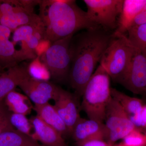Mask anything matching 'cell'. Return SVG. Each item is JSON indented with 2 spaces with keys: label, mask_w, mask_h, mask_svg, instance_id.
<instances>
[{
  "label": "cell",
  "mask_w": 146,
  "mask_h": 146,
  "mask_svg": "<svg viewBox=\"0 0 146 146\" xmlns=\"http://www.w3.org/2000/svg\"><path fill=\"white\" fill-rule=\"evenodd\" d=\"M112 33L98 28L86 30L73 36L68 80L78 98L82 97L86 84L113 38Z\"/></svg>",
  "instance_id": "cell-1"
},
{
  "label": "cell",
  "mask_w": 146,
  "mask_h": 146,
  "mask_svg": "<svg viewBox=\"0 0 146 146\" xmlns=\"http://www.w3.org/2000/svg\"><path fill=\"white\" fill-rule=\"evenodd\" d=\"M39 16L44 25V38L52 43L81 30L100 28L74 0H42Z\"/></svg>",
  "instance_id": "cell-2"
},
{
  "label": "cell",
  "mask_w": 146,
  "mask_h": 146,
  "mask_svg": "<svg viewBox=\"0 0 146 146\" xmlns=\"http://www.w3.org/2000/svg\"><path fill=\"white\" fill-rule=\"evenodd\" d=\"M110 78L99 64L86 84L81 108L90 119L104 123L106 109L111 98Z\"/></svg>",
  "instance_id": "cell-3"
},
{
  "label": "cell",
  "mask_w": 146,
  "mask_h": 146,
  "mask_svg": "<svg viewBox=\"0 0 146 146\" xmlns=\"http://www.w3.org/2000/svg\"><path fill=\"white\" fill-rule=\"evenodd\" d=\"M113 38L105 51L100 64L117 82L126 70L138 49L134 46L125 34H113Z\"/></svg>",
  "instance_id": "cell-4"
},
{
  "label": "cell",
  "mask_w": 146,
  "mask_h": 146,
  "mask_svg": "<svg viewBox=\"0 0 146 146\" xmlns=\"http://www.w3.org/2000/svg\"><path fill=\"white\" fill-rule=\"evenodd\" d=\"M74 35L53 42L46 52L40 57L56 81L62 82L68 79L71 66L70 47Z\"/></svg>",
  "instance_id": "cell-5"
},
{
  "label": "cell",
  "mask_w": 146,
  "mask_h": 146,
  "mask_svg": "<svg viewBox=\"0 0 146 146\" xmlns=\"http://www.w3.org/2000/svg\"><path fill=\"white\" fill-rule=\"evenodd\" d=\"M88 17L96 25L107 32L115 31L123 0H84Z\"/></svg>",
  "instance_id": "cell-6"
},
{
  "label": "cell",
  "mask_w": 146,
  "mask_h": 146,
  "mask_svg": "<svg viewBox=\"0 0 146 146\" xmlns=\"http://www.w3.org/2000/svg\"><path fill=\"white\" fill-rule=\"evenodd\" d=\"M104 122L107 131L106 141L112 146L137 129L119 104L112 98L106 109Z\"/></svg>",
  "instance_id": "cell-7"
},
{
  "label": "cell",
  "mask_w": 146,
  "mask_h": 146,
  "mask_svg": "<svg viewBox=\"0 0 146 146\" xmlns=\"http://www.w3.org/2000/svg\"><path fill=\"white\" fill-rule=\"evenodd\" d=\"M117 83L133 94L146 95V57L138 49Z\"/></svg>",
  "instance_id": "cell-8"
},
{
  "label": "cell",
  "mask_w": 146,
  "mask_h": 146,
  "mask_svg": "<svg viewBox=\"0 0 146 146\" xmlns=\"http://www.w3.org/2000/svg\"><path fill=\"white\" fill-rule=\"evenodd\" d=\"M18 86L35 105L44 104L50 100H54L60 88L48 81L38 80L31 77Z\"/></svg>",
  "instance_id": "cell-9"
},
{
  "label": "cell",
  "mask_w": 146,
  "mask_h": 146,
  "mask_svg": "<svg viewBox=\"0 0 146 146\" xmlns=\"http://www.w3.org/2000/svg\"><path fill=\"white\" fill-rule=\"evenodd\" d=\"M78 99L74 94L60 87L54 100V106L67 126L71 136L75 126L82 118L78 105Z\"/></svg>",
  "instance_id": "cell-10"
},
{
  "label": "cell",
  "mask_w": 146,
  "mask_h": 146,
  "mask_svg": "<svg viewBox=\"0 0 146 146\" xmlns=\"http://www.w3.org/2000/svg\"><path fill=\"white\" fill-rule=\"evenodd\" d=\"M71 136L76 146H82L94 140L106 141L107 131L104 123L81 118L74 128Z\"/></svg>",
  "instance_id": "cell-11"
},
{
  "label": "cell",
  "mask_w": 146,
  "mask_h": 146,
  "mask_svg": "<svg viewBox=\"0 0 146 146\" xmlns=\"http://www.w3.org/2000/svg\"><path fill=\"white\" fill-rule=\"evenodd\" d=\"M34 132L31 136L44 146H69L61 134L36 115L30 119Z\"/></svg>",
  "instance_id": "cell-12"
},
{
  "label": "cell",
  "mask_w": 146,
  "mask_h": 146,
  "mask_svg": "<svg viewBox=\"0 0 146 146\" xmlns=\"http://www.w3.org/2000/svg\"><path fill=\"white\" fill-rule=\"evenodd\" d=\"M27 65L17 64L0 75V99L4 98L9 93L14 91L22 82L31 77Z\"/></svg>",
  "instance_id": "cell-13"
},
{
  "label": "cell",
  "mask_w": 146,
  "mask_h": 146,
  "mask_svg": "<svg viewBox=\"0 0 146 146\" xmlns=\"http://www.w3.org/2000/svg\"><path fill=\"white\" fill-rule=\"evenodd\" d=\"M146 4V0H123L117 26L113 34H125L127 33L134 18Z\"/></svg>",
  "instance_id": "cell-14"
},
{
  "label": "cell",
  "mask_w": 146,
  "mask_h": 146,
  "mask_svg": "<svg viewBox=\"0 0 146 146\" xmlns=\"http://www.w3.org/2000/svg\"><path fill=\"white\" fill-rule=\"evenodd\" d=\"M33 109L36 115L44 122L56 129L64 138L70 135L68 127L54 106L48 103L35 105Z\"/></svg>",
  "instance_id": "cell-15"
},
{
  "label": "cell",
  "mask_w": 146,
  "mask_h": 146,
  "mask_svg": "<svg viewBox=\"0 0 146 146\" xmlns=\"http://www.w3.org/2000/svg\"><path fill=\"white\" fill-rule=\"evenodd\" d=\"M10 29L0 25V66L8 69L18 64L15 58L16 49L9 40Z\"/></svg>",
  "instance_id": "cell-16"
},
{
  "label": "cell",
  "mask_w": 146,
  "mask_h": 146,
  "mask_svg": "<svg viewBox=\"0 0 146 146\" xmlns=\"http://www.w3.org/2000/svg\"><path fill=\"white\" fill-rule=\"evenodd\" d=\"M41 21L39 15L21 10L3 16L0 18V25L13 32L19 27L34 25Z\"/></svg>",
  "instance_id": "cell-17"
},
{
  "label": "cell",
  "mask_w": 146,
  "mask_h": 146,
  "mask_svg": "<svg viewBox=\"0 0 146 146\" xmlns=\"http://www.w3.org/2000/svg\"><path fill=\"white\" fill-rule=\"evenodd\" d=\"M5 102L11 113L27 116L33 108L29 99L26 95L14 91L9 93L4 98Z\"/></svg>",
  "instance_id": "cell-18"
},
{
  "label": "cell",
  "mask_w": 146,
  "mask_h": 146,
  "mask_svg": "<svg viewBox=\"0 0 146 146\" xmlns=\"http://www.w3.org/2000/svg\"><path fill=\"white\" fill-rule=\"evenodd\" d=\"M0 146H44L31 136L16 129L0 134Z\"/></svg>",
  "instance_id": "cell-19"
},
{
  "label": "cell",
  "mask_w": 146,
  "mask_h": 146,
  "mask_svg": "<svg viewBox=\"0 0 146 146\" xmlns=\"http://www.w3.org/2000/svg\"><path fill=\"white\" fill-rule=\"evenodd\" d=\"M111 95L112 98L119 104L129 117L137 114L143 106L141 100L129 96L115 88H111Z\"/></svg>",
  "instance_id": "cell-20"
},
{
  "label": "cell",
  "mask_w": 146,
  "mask_h": 146,
  "mask_svg": "<svg viewBox=\"0 0 146 146\" xmlns=\"http://www.w3.org/2000/svg\"><path fill=\"white\" fill-rule=\"evenodd\" d=\"M127 33L132 45L146 57V24L131 27Z\"/></svg>",
  "instance_id": "cell-21"
},
{
  "label": "cell",
  "mask_w": 146,
  "mask_h": 146,
  "mask_svg": "<svg viewBox=\"0 0 146 146\" xmlns=\"http://www.w3.org/2000/svg\"><path fill=\"white\" fill-rule=\"evenodd\" d=\"M27 70L31 77L38 80L48 81L51 77L47 66L39 56H36L28 64Z\"/></svg>",
  "instance_id": "cell-22"
},
{
  "label": "cell",
  "mask_w": 146,
  "mask_h": 146,
  "mask_svg": "<svg viewBox=\"0 0 146 146\" xmlns=\"http://www.w3.org/2000/svg\"><path fill=\"white\" fill-rule=\"evenodd\" d=\"M10 121L15 129L21 133L31 136V130L33 127L30 120L28 119L26 115L11 113Z\"/></svg>",
  "instance_id": "cell-23"
},
{
  "label": "cell",
  "mask_w": 146,
  "mask_h": 146,
  "mask_svg": "<svg viewBox=\"0 0 146 146\" xmlns=\"http://www.w3.org/2000/svg\"><path fill=\"white\" fill-rule=\"evenodd\" d=\"M11 114L6 104L4 98L0 99V134L15 129L11 123Z\"/></svg>",
  "instance_id": "cell-24"
},
{
  "label": "cell",
  "mask_w": 146,
  "mask_h": 146,
  "mask_svg": "<svg viewBox=\"0 0 146 146\" xmlns=\"http://www.w3.org/2000/svg\"><path fill=\"white\" fill-rule=\"evenodd\" d=\"M121 143L125 146H146V135L138 128L123 139Z\"/></svg>",
  "instance_id": "cell-25"
},
{
  "label": "cell",
  "mask_w": 146,
  "mask_h": 146,
  "mask_svg": "<svg viewBox=\"0 0 146 146\" xmlns=\"http://www.w3.org/2000/svg\"><path fill=\"white\" fill-rule=\"evenodd\" d=\"M21 10H25L19 5L18 0L0 1V18L7 14Z\"/></svg>",
  "instance_id": "cell-26"
},
{
  "label": "cell",
  "mask_w": 146,
  "mask_h": 146,
  "mask_svg": "<svg viewBox=\"0 0 146 146\" xmlns=\"http://www.w3.org/2000/svg\"><path fill=\"white\" fill-rule=\"evenodd\" d=\"M137 128L146 127V105H144L141 111L136 115L129 117Z\"/></svg>",
  "instance_id": "cell-27"
},
{
  "label": "cell",
  "mask_w": 146,
  "mask_h": 146,
  "mask_svg": "<svg viewBox=\"0 0 146 146\" xmlns=\"http://www.w3.org/2000/svg\"><path fill=\"white\" fill-rule=\"evenodd\" d=\"M52 44V43L48 39H43L39 41L35 50L36 56L40 57L46 53Z\"/></svg>",
  "instance_id": "cell-28"
},
{
  "label": "cell",
  "mask_w": 146,
  "mask_h": 146,
  "mask_svg": "<svg viewBox=\"0 0 146 146\" xmlns=\"http://www.w3.org/2000/svg\"><path fill=\"white\" fill-rule=\"evenodd\" d=\"M41 0H18L19 5L26 11L29 13H33L35 7L39 5Z\"/></svg>",
  "instance_id": "cell-29"
},
{
  "label": "cell",
  "mask_w": 146,
  "mask_h": 146,
  "mask_svg": "<svg viewBox=\"0 0 146 146\" xmlns=\"http://www.w3.org/2000/svg\"><path fill=\"white\" fill-rule=\"evenodd\" d=\"M146 24V4L134 18L131 27L138 26ZM130 27V28H131ZM129 28V29H130Z\"/></svg>",
  "instance_id": "cell-30"
},
{
  "label": "cell",
  "mask_w": 146,
  "mask_h": 146,
  "mask_svg": "<svg viewBox=\"0 0 146 146\" xmlns=\"http://www.w3.org/2000/svg\"><path fill=\"white\" fill-rule=\"evenodd\" d=\"M82 146H112L107 142L102 140H94L86 142Z\"/></svg>",
  "instance_id": "cell-31"
},
{
  "label": "cell",
  "mask_w": 146,
  "mask_h": 146,
  "mask_svg": "<svg viewBox=\"0 0 146 146\" xmlns=\"http://www.w3.org/2000/svg\"><path fill=\"white\" fill-rule=\"evenodd\" d=\"M4 70L5 69L4 68H3L1 66H0V74H2L3 72H4L5 71Z\"/></svg>",
  "instance_id": "cell-32"
},
{
  "label": "cell",
  "mask_w": 146,
  "mask_h": 146,
  "mask_svg": "<svg viewBox=\"0 0 146 146\" xmlns=\"http://www.w3.org/2000/svg\"><path fill=\"white\" fill-rule=\"evenodd\" d=\"M143 129H144V133L146 135V127Z\"/></svg>",
  "instance_id": "cell-33"
},
{
  "label": "cell",
  "mask_w": 146,
  "mask_h": 146,
  "mask_svg": "<svg viewBox=\"0 0 146 146\" xmlns=\"http://www.w3.org/2000/svg\"><path fill=\"white\" fill-rule=\"evenodd\" d=\"M112 146H125L124 145H123V144H122L121 143L119 145H115V146L113 145Z\"/></svg>",
  "instance_id": "cell-34"
},
{
  "label": "cell",
  "mask_w": 146,
  "mask_h": 146,
  "mask_svg": "<svg viewBox=\"0 0 146 146\" xmlns=\"http://www.w3.org/2000/svg\"><path fill=\"white\" fill-rule=\"evenodd\" d=\"M1 74H0V75H1Z\"/></svg>",
  "instance_id": "cell-35"
}]
</instances>
